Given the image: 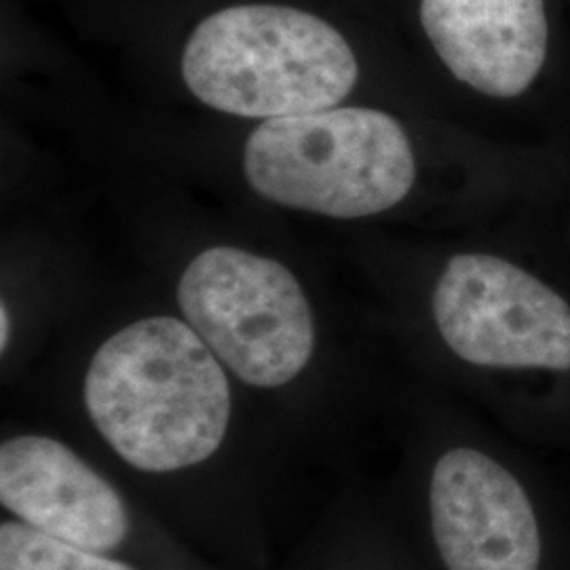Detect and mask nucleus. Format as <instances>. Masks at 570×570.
Wrapping results in <instances>:
<instances>
[{"instance_id":"f257e3e1","label":"nucleus","mask_w":570,"mask_h":570,"mask_svg":"<svg viewBox=\"0 0 570 570\" xmlns=\"http://www.w3.org/2000/svg\"><path fill=\"white\" fill-rule=\"evenodd\" d=\"M235 379L178 315L112 330L82 370L77 442L225 570H275L268 452L239 423Z\"/></svg>"},{"instance_id":"423d86ee","label":"nucleus","mask_w":570,"mask_h":570,"mask_svg":"<svg viewBox=\"0 0 570 570\" xmlns=\"http://www.w3.org/2000/svg\"><path fill=\"white\" fill-rule=\"evenodd\" d=\"M180 317L252 391L282 395L317 364L320 330L287 266L233 245L202 252L176 289Z\"/></svg>"},{"instance_id":"39448f33","label":"nucleus","mask_w":570,"mask_h":570,"mask_svg":"<svg viewBox=\"0 0 570 570\" xmlns=\"http://www.w3.org/2000/svg\"><path fill=\"white\" fill-rule=\"evenodd\" d=\"M244 171L266 202L351 220L404 202L416 159L391 115L351 106L263 122L245 142Z\"/></svg>"},{"instance_id":"0eeeda50","label":"nucleus","mask_w":570,"mask_h":570,"mask_svg":"<svg viewBox=\"0 0 570 570\" xmlns=\"http://www.w3.org/2000/svg\"><path fill=\"white\" fill-rule=\"evenodd\" d=\"M440 343L461 364L570 372V305L537 275L490 254H459L431 294Z\"/></svg>"},{"instance_id":"6e6552de","label":"nucleus","mask_w":570,"mask_h":570,"mask_svg":"<svg viewBox=\"0 0 570 570\" xmlns=\"http://www.w3.org/2000/svg\"><path fill=\"white\" fill-rule=\"evenodd\" d=\"M421 26L444 66L490 98H515L548 58L546 0H421Z\"/></svg>"},{"instance_id":"9d476101","label":"nucleus","mask_w":570,"mask_h":570,"mask_svg":"<svg viewBox=\"0 0 570 570\" xmlns=\"http://www.w3.org/2000/svg\"><path fill=\"white\" fill-rule=\"evenodd\" d=\"M0 570H142L115 558L72 548L18 520H0Z\"/></svg>"},{"instance_id":"1a4fd4ad","label":"nucleus","mask_w":570,"mask_h":570,"mask_svg":"<svg viewBox=\"0 0 570 570\" xmlns=\"http://www.w3.org/2000/svg\"><path fill=\"white\" fill-rule=\"evenodd\" d=\"M275 570H421L389 511L360 492L334 499Z\"/></svg>"},{"instance_id":"f03ea898","label":"nucleus","mask_w":570,"mask_h":570,"mask_svg":"<svg viewBox=\"0 0 570 570\" xmlns=\"http://www.w3.org/2000/svg\"><path fill=\"white\" fill-rule=\"evenodd\" d=\"M387 511L421 570H558L539 490L478 435L428 433L406 449Z\"/></svg>"},{"instance_id":"20e7f679","label":"nucleus","mask_w":570,"mask_h":570,"mask_svg":"<svg viewBox=\"0 0 570 570\" xmlns=\"http://www.w3.org/2000/svg\"><path fill=\"white\" fill-rule=\"evenodd\" d=\"M4 515L82 551L142 570H225L75 440L20 429L0 440Z\"/></svg>"},{"instance_id":"7ed1b4c3","label":"nucleus","mask_w":570,"mask_h":570,"mask_svg":"<svg viewBox=\"0 0 570 570\" xmlns=\"http://www.w3.org/2000/svg\"><path fill=\"white\" fill-rule=\"evenodd\" d=\"M360 63L326 20L285 4H237L205 18L183 51V79L205 106L247 119L334 108Z\"/></svg>"}]
</instances>
